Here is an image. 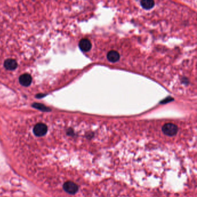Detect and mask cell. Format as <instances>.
<instances>
[{
  "label": "cell",
  "mask_w": 197,
  "mask_h": 197,
  "mask_svg": "<svg viewBox=\"0 0 197 197\" xmlns=\"http://www.w3.org/2000/svg\"><path fill=\"white\" fill-rule=\"evenodd\" d=\"M162 131L165 135L169 136H173L178 133V127L173 123H166L163 126Z\"/></svg>",
  "instance_id": "cell-1"
},
{
  "label": "cell",
  "mask_w": 197,
  "mask_h": 197,
  "mask_svg": "<svg viewBox=\"0 0 197 197\" xmlns=\"http://www.w3.org/2000/svg\"><path fill=\"white\" fill-rule=\"evenodd\" d=\"M48 131V127L44 123L36 124L33 129L34 133L37 136H44Z\"/></svg>",
  "instance_id": "cell-2"
},
{
  "label": "cell",
  "mask_w": 197,
  "mask_h": 197,
  "mask_svg": "<svg viewBox=\"0 0 197 197\" xmlns=\"http://www.w3.org/2000/svg\"><path fill=\"white\" fill-rule=\"evenodd\" d=\"M63 188L66 193L70 194H75L78 191V186L72 181H67L63 185Z\"/></svg>",
  "instance_id": "cell-3"
},
{
  "label": "cell",
  "mask_w": 197,
  "mask_h": 197,
  "mask_svg": "<svg viewBox=\"0 0 197 197\" xmlns=\"http://www.w3.org/2000/svg\"><path fill=\"white\" fill-rule=\"evenodd\" d=\"M19 82L22 86L28 87L32 82V77L28 74H23L19 77Z\"/></svg>",
  "instance_id": "cell-4"
},
{
  "label": "cell",
  "mask_w": 197,
  "mask_h": 197,
  "mask_svg": "<svg viewBox=\"0 0 197 197\" xmlns=\"http://www.w3.org/2000/svg\"><path fill=\"white\" fill-rule=\"evenodd\" d=\"M79 46L83 51H89L91 48V43L89 39L84 38L80 41Z\"/></svg>",
  "instance_id": "cell-5"
},
{
  "label": "cell",
  "mask_w": 197,
  "mask_h": 197,
  "mask_svg": "<svg viewBox=\"0 0 197 197\" xmlns=\"http://www.w3.org/2000/svg\"><path fill=\"white\" fill-rule=\"evenodd\" d=\"M4 67L7 70L13 71V70H15L17 67V63L16 61L14 59H9L6 60L4 61Z\"/></svg>",
  "instance_id": "cell-6"
},
{
  "label": "cell",
  "mask_w": 197,
  "mask_h": 197,
  "mask_svg": "<svg viewBox=\"0 0 197 197\" xmlns=\"http://www.w3.org/2000/svg\"><path fill=\"white\" fill-rule=\"evenodd\" d=\"M107 59L112 63H116L119 60L120 54L117 51L111 50L107 54Z\"/></svg>",
  "instance_id": "cell-7"
},
{
  "label": "cell",
  "mask_w": 197,
  "mask_h": 197,
  "mask_svg": "<svg viewBox=\"0 0 197 197\" xmlns=\"http://www.w3.org/2000/svg\"><path fill=\"white\" fill-rule=\"evenodd\" d=\"M142 7L145 9H150L155 5V2L152 0H142L140 2Z\"/></svg>",
  "instance_id": "cell-8"
},
{
  "label": "cell",
  "mask_w": 197,
  "mask_h": 197,
  "mask_svg": "<svg viewBox=\"0 0 197 197\" xmlns=\"http://www.w3.org/2000/svg\"><path fill=\"white\" fill-rule=\"evenodd\" d=\"M33 107L39 110L42 111H45V112H48L50 111V109L49 108H48V107L45 106V105L41 104V103H35L33 105Z\"/></svg>",
  "instance_id": "cell-9"
}]
</instances>
